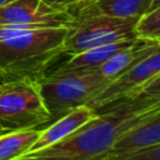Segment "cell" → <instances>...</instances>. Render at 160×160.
Returning a JSON list of instances; mask_svg holds the SVG:
<instances>
[{"mask_svg": "<svg viewBox=\"0 0 160 160\" xmlns=\"http://www.w3.org/2000/svg\"><path fill=\"white\" fill-rule=\"evenodd\" d=\"M160 108V99L141 90L115 100L100 109L98 115L60 140L14 160H105L118 136L138 119Z\"/></svg>", "mask_w": 160, "mask_h": 160, "instance_id": "cell-1", "label": "cell"}, {"mask_svg": "<svg viewBox=\"0 0 160 160\" xmlns=\"http://www.w3.org/2000/svg\"><path fill=\"white\" fill-rule=\"evenodd\" d=\"M69 25H0V82L38 81L62 54Z\"/></svg>", "mask_w": 160, "mask_h": 160, "instance_id": "cell-2", "label": "cell"}, {"mask_svg": "<svg viewBox=\"0 0 160 160\" xmlns=\"http://www.w3.org/2000/svg\"><path fill=\"white\" fill-rule=\"evenodd\" d=\"M108 84L98 69L46 74L38 80V85L50 114L48 124L80 105H88Z\"/></svg>", "mask_w": 160, "mask_h": 160, "instance_id": "cell-3", "label": "cell"}, {"mask_svg": "<svg viewBox=\"0 0 160 160\" xmlns=\"http://www.w3.org/2000/svg\"><path fill=\"white\" fill-rule=\"evenodd\" d=\"M50 114L44 104L38 81L0 82V130L15 131L48 125Z\"/></svg>", "mask_w": 160, "mask_h": 160, "instance_id": "cell-4", "label": "cell"}, {"mask_svg": "<svg viewBox=\"0 0 160 160\" xmlns=\"http://www.w3.org/2000/svg\"><path fill=\"white\" fill-rule=\"evenodd\" d=\"M138 18H116L102 14L74 19L64 41L62 54L74 55L84 50L134 39Z\"/></svg>", "mask_w": 160, "mask_h": 160, "instance_id": "cell-5", "label": "cell"}, {"mask_svg": "<svg viewBox=\"0 0 160 160\" xmlns=\"http://www.w3.org/2000/svg\"><path fill=\"white\" fill-rule=\"evenodd\" d=\"M156 75H160V49L154 50L134 66L111 80L88 102V106L98 110L115 100L138 94L141 88Z\"/></svg>", "mask_w": 160, "mask_h": 160, "instance_id": "cell-6", "label": "cell"}, {"mask_svg": "<svg viewBox=\"0 0 160 160\" xmlns=\"http://www.w3.org/2000/svg\"><path fill=\"white\" fill-rule=\"evenodd\" d=\"M72 16L65 9L54 8L42 0H14L0 6V25H69Z\"/></svg>", "mask_w": 160, "mask_h": 160, "instance_id": "cell-7", "label": "cell"}, {"mask_svg": "<svg viewBox=\"0 0 160 160\" xmlns=\"http://www.w3.org/2000/svg\"><path fill=\"white\" fill-rule=\"evenodd\" d=\"M159 0H79L66 10L72 19L96 14L116 18H139L141 14L159 8Z\"/></svg>", "mask_w": 160, "mask_h": 160, "instance_id": "cell-8", "label": "cell"}, {"mask_svg": "<svg viewBox=\"0 0 160 160\" xmlns=\"http://www.w3.org/2000/svg\"><path fill=\"white\" fill-rule=\"evenodd\" d=\"M160 144V108L145 114L129 128H126L115 140L109 154H121L138 149Z\"/></svg>", "mask_w": 160, "mask_h": 160, "instance_id": "cell-9", "label": "cell"}, {"mask_svg": "<svg viewBox=\"0 0 160 160\" xmlns=\"http://www.w3.org/2000/svg\"><path fill=\"white\" fill-rule=\"evenodd\" d=\"M96 115L98 111L88 105H80L70 110L55 121L48 124V126L40 129L36 140L26 152L39 151L41 149H45L59 142L60 140H62L64 138H66L68 135H70L71 132H74L90 120H92Z\"/></svg>", "mask_w": 160, "mask_h": 160, "instance_id": "cell-10", "label": "cell"}, {"mask_svg": "<svg viewBox=\"0 0 160 160\" xmlns=\"http://www.w3.org/2000/svg\"><path fill=\"white\" fill-rule=\"evenodd\" d=\"M156 49H160V41H150L136 38L130 46L116 52L102 65H100L98 71L105 80L110 82Z\"/></svg>", "mask_w": 160, "mask_h": 160, "instance_id": "cell-11", "label": "cell"}, {"mask_svg": "<svg viewBox=\"0 0 160 160\" xmlns=\"http://www.w3.org/2000/svg\"><path fill=\"white\" fill-rule=\"evenodd\" d=\"M135 39L136 38L118 41V42H112V44H106V45L91 48V49L84 50L81 52L70 55V58L66 61H64L60 66H58L54 70V72H66V71L98 69L100 65H102L106 60H109L116 52H119L122 49L130 46L135 41Z\"/></svg>", "mask_w": 160, "mask_h": 160, "instance_id": "cell-12", "label": "cell"}, {"mask_svg": "<svg viewBox=\"0 0 160 160\" xmlns=\"http://www.w3.org/2000/svg\"><path fill=\"white\" fill-rule=\"evenodd\" d=\"M40 129H25L0 134V160H14L24 155L34 144Z\"/></svg>", "mask_w": 160, "mask_h": 160, "instance_id": "cell-13", "label": "cell"}, {"mask_svg": "<svg viewBox=\"0 0 160 160\" xmlns=\"http://www.w3.org/2000/svg\"><path fill=\"white\" fill-rule=\"evenodd\" d=\"M135 38L160 41V6L141 14L134 25Z\"/></svg>", "mask_w": 160, "mask_h": 160, "instance_id": "cell-14", "label": "cell"}, {"mask_svg": "<svg viewBox=\"0 0 160 160\" xmlns=\"http://www.w3.org/2000/svg\"><path fill=\"white\" fill-rule=\"evenodd\" d=\"M105 160H160V144L115 155L108 154Z\"/></svg>", "mask_w": 160, "mask_h": 160, "instance_id": "cell-15", "label": "cell"}, {"mask_svg": "<svg viewBox=\"0 0 160 160\" xmlns=\"http://www.w3.org/2000/svg\"><path fill=\"white\" fill-rule=\"evenodd\" d=\"M44 2H46V4H49V5H51V6H54V8H58V9H68L70 5H72V4H75L76 1H79V0H42Z\"/></svg>", "mask_w": 160, "mask_h": 160, "instance_id": "cell-16", "label": "cell"}, {"mask_svg": "<svg viewBox=\"0 0 160 160\" xmlns=\"http://www.w3.org/2000/svg\"><path fill=\"white\" fill-rule=\"evenodd\" d=\"M11 1H14V0H0V6H4V5H6Z\"/></svg>", "mask_w": 160, "mask_h": 160, "instance_id": "cell-17", "label": "cell"}, {"mask_svg": "<svg viewBox=\"0 0 160 160\" xmlns=\"http://www.w3.org/2000/svg\"><path fill=\"white\" fill-rule=\"evenodd\" d=\"M0 131H1V130H0ZM1 132H4V131H1Z\"/></svg>", "mask_w": 160, "mask_h": 160, "instance_id": "cell-18", "label": "cell"}, {"mask_svg": "<svg viewBox=\"0 0 160 160\" xmlns=\"http://www.w3.org/2000/svg\"><path fill=\"white\" fill-rule=\"evenodd\" d=\"M0 134H1V131H0Z\"/></svg>", "mask_w": 160, "mask_h": 160, "instance_id": "cell-19", "label": "cell"}]
</instances>
